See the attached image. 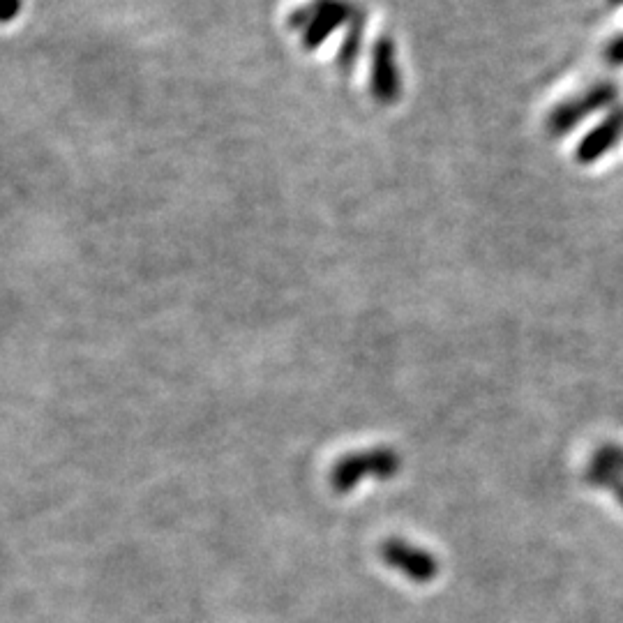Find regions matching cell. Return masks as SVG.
Instances as JSON below:
<instances>
[{
  "mask_svg": "<svg viewBox=\"0 0 623 623\" xmlns=\"http://www.w3.org/2000/svg\"><path fill=\"white\" fill-rule=\"evenodd\" d=\"M596 467H603V469H610L614 471V474H623V448L619 446H603L596 453L594 462Z\"/></svg>",
  "mask_w": 623,
  "mask_h": 623,
  "instance_id": "8992f818",
  "label": "cell"
},
{
  "mask_svg": "<svg viewBox=\"0 0 623 623\" xmlns=\"http://www.w3.org/2000/svg\"><path fill=\"white\" fill-rule=\"evenodd\" d=\"M587 478L591 480V483H596L598 487H607V490H612L614 497H617L623 506V476L621 474H614V471H610V469H603V467H596V464H591Z\"/></svg>",
  "mask_w": 623,
  "mask_h": 623,
  "instance_id": "5b68a950",
  "label": "cell"
},
{
  "mask_svg": "<svg viewBox=\"0 0 623 623\" xmlns=\"http://www.w3.org/2000/svg\"><path fill=\"white\" fill-rule=\"evenodd\" d=\"M402 467L400 455L397 450L388 446H377L372 450H360V453H351L342 457L335 464L333 474H330V487L337 494H349L354 492L360 480L365 478H377V480H390L397 476V471Z\"/></svg>",
  "mask_w": 623,
  "mask_h": 623,
  "instance_id": "6da1fadb",
  "label": "cell"
},
{
  "mask_svg": "<svg viewBox=\"0 0 623 623\" xmlns=\"http://www.w3.org/2000/svg\"><path fill=\"white\" fill-rule=\"evenodd\" d=\"M603 58H605V63H607V65H614V67H621V65H623V33L614 35L612 40L605 44Z\"/></svg>",
  "mask_w": 623,
  "mask_h": 623,
  "instance_id": "52a82bcc",
  "label": "cell"
},
{
  "mask_svg": "<svg viewBox=\"0 0 623 623\" xmlns=\"http://www.w3.org/2000/svg\"><path fill=\"white\" fill-rule=\"evenodd\" d=\"M623 139V107L614 109L610 116H605L594 130L584 134L575 148V162L582 167L596 164L610 153V150Z\"/></svg>",
  "mask_w": 623,
  "mask_h": 623,
  "instance_id": "277c9868",
  "label": "cell"
},
{
  "mask_svg": "<svg viewBox=\"0 0 623 623\" xmlns=\"http://www.w3.org/2000/svg\"><path fill=\"white\" fill-rule=\"evenodd\" d=\"M619 97V88L610 84V81H600V84L589 86L582 93H577L573 97H568L561 104H557L547 116V132L552 137H566L570 130H575L582 120H587L589 116L598 114L605 107Z\"/></svg>",
  "mask_w": 623,
  "mask_h": 623,
  "instance_id": "7a4b0ae2",
  "label": "cell"
},
{
  "mask_svg": "<svg viewBox=\"0 0 623 623\" xmlns=\"http://www.w3.org/2000/svg\"><path fill=\"white\" fill-rule=\"evenodd\" d=\"M381 559L397 573L416 584H430L439 575V561L432 552L423 550L404 538H388L381 545Z\"/></svg>",
  "mask_w": 623,
  "mask_h": 623,
  "instance_id": "3957f363",
  "label": "cell"
},
{
  "mask_svg": "<svg viewBox=\"0 0 623 623\" xmlns=\"http://www.w3.org/2000/svg\"><path fill=\"white\" fill-rule=\"evenodd\" d=\"M607 3L614 5V7H619V5H623V0H607Z\"/></svg>",
  "mask_w": 623,
  "mask_h": 623,
  "instance_id": "ba28073f",
  "label": "cell"
}]
</instances>
